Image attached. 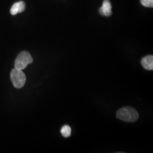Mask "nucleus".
<instances>
[{"label":"nucleus","instance_id":"obj_3","mask_svg":"<svg viewBox=\"0 0 153 153\" xmlns=\"http://www.w3.org/2000/svg\"><path fill=\"white\" fill-rule=\"evenodd\" d=\"M10 78L13 86L16 88H23L26 83V76L22 70L16 68L12 69L10 73Z\"/></svg>","mask_w":153,"mask_h":153},{"label":"nucleus","instance_id":"obj_4","mask_svg":"<svg viewBox=\"0 0 153 153\" xmlns=\"http://www.w3.org/2000/svg\"><path fill=\"white\" fill-rule=\"evenodd\" d=\"M99 13L103 16H109L112 14V6L109 0H104L99 9Z\"/></svg>","mask_w":153,"mask_h":153},{"label":"nucleus","instance_id":"obj_5","mask_svg":"<svg viewBox=\"0 0 153 153\" xmlns=\"http://www.w3.org/2000/svg\"><path fill=\"white\" fill-rule=\"evenodd\" d=\"M25 3L23 1H19L14 4L10 9L11 15L14 16L18 13H22L25 10Z\"/></svg>","mask_w":153,"mask_h":153},{"label":"nucleus","instance_id":"obj_2","mask_svg":"<svg viewBox=\"0 0 153 153\" xmlns=\"http://www.w3.org/2000/svg\"><path fill=\"white\" fill-rule=\"evenodd\" d=\"M33 59L29 52L27 51H23L21 52L16 57L15 61V68L23 70L25 69L28 64L33 63Z\"/></svg>","mask_w":153,"mask_h":153},{"label":"nucleus","instance_id":"obj_7","mask_svg":"<svg viewBox=\"0 0 153 153\" xmlns=\"http://www.w3.org/2000/svg\"><path fill=\"white\" fill-rule=\"evenodd\" d=\"M71 127L68 125H65L63 126L61 129V133L63 137H70L71 135Z\"/></svg>","mask_w":153,"mask_h":153},{"label":"nucleus","instance_id":"obj_8","mask_svg":"<svg viewBox=\"0 0 153 153\" xmlns=\"http://www.w3.org/2000/svg\"><path fill=\"white\" fill-rule=\"evenodd\" d=\"M142 5L147 7H153V0H141Z\"/></svg>","mask_w":153,"mask_h":153},{"label":"nucleus","instance_id":"obj_1","mask_svg":"<svg viewBox=\"0 0 153 153\" xmlns=\"http://www.w3.org/2000/svg\"><path fill=\"white\" fill-rule=\"evenodd\" d=\"M116 117L121 120L133 123L138 120L139 115L134 108L131 107H125L118 110Z\"/></svg>","mask_w":153,"mask_h":153},{"label":"nucleus","instance_id":"obj_6","mask_svg":"<svg viewBox=\"0 0 153 153\" xmlns=\"http://www.w3.org/2000/svg\"><path fill=\"white\" fill-rule=\"evenodd\" d=\"M141 64L145 69L148 71H152L153 69V56L148 55L144 57L141 60Z\"/></svg>","mask_w":153,"mask_h":153}]
</instances>
